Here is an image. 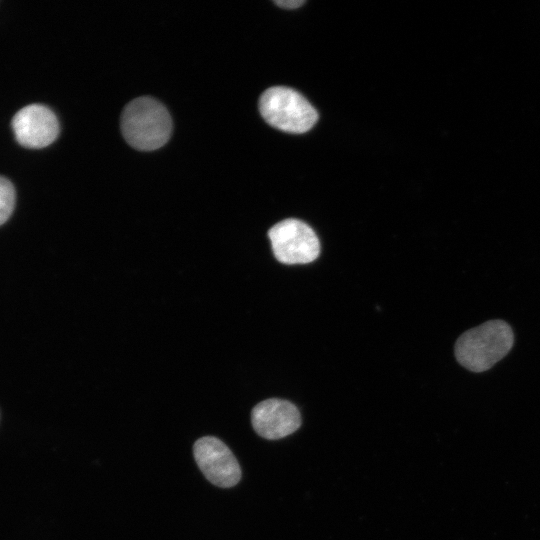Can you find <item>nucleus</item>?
I'll return each instance as SVG.
<instances>
[{
    "mask_svg": "<svg viewBox=\"0 0 540 540\" xmlns=\"http://www.w3.org/2000/svg\"><path fill=\"white\" fill-rule=\"evenodd\" d=\"M255 432L268 440L284 438L301 425L298 408L291 402L278 398L258 403L251 412Z\"/></svg>",
    "mask_w": 540,
    "mask_h": 540,
    "instance_id": "obj_7",
    "label": "nucleus"
},
{
    "mask_svg": "<svg viewBox=\"0 0 540 540\" xmlns=\"http://www.w3.org/2000/svg\"><path fill=\"white\" fill-rule=\"evenodd\" d=\"M193 453L199 469L212 484L228 488L239 482L240 466L234 454L220 439L213 436L198 439L194 443Z\"/></svg>",
    "mask_w": 540,
    "mask_h": 540,
    "instance_id": "obj_5",
    "label": "nucleus"
},
{
    "mask_svg": "<svg viewBox=\"0 0 540 540\" xmlns=\"http://www.w3.org/2000/svg\"><path fill=\"white\" fill-rule=\"evenodd\" d=\"M303 3H304L303 0H280V1H275V4H277L278 6H280L282 8H286V9L297 8V7L301 6Z\"/></svg>",
    "mask_w": 540,
    "mask_h": 540,
    "instance_id": "obj_9",
    "label": "nucleus"
},
{
    "mask_svg": "<svg viewBox=\"0 0 540 540\" xmlns=\"http://www.w3.org/2000/svg\"><path fill=\"white\" fill-rule=\"evenodd\" d=\"M121 130L132 147L155 150L163 146L171 135V117L159 101L151 97H139L124 108Z\"/></svg>",
    "mask_w": 540,
    "mask_h": 540,
    "instance_id": "obj_2",
    "label": "nucleus"
},
{
    "mask_svg": "<svg viewBox=\"0 0 540 540\" xmlns=\"http://www.w3.org/2000/svg\"><path fill=\"white\" fill-rule=\"evenodd\" d=\"M275 258L284 264H307L320 253L314 230L305 222L289 218L276 223L268 231Z\"/></svg>",
    "mask_w": 540,
    "mask_h": 540,
    "instance_id": "obj_4",
    "label": "nucleus"
},
{
    "mask_svg": "<svg viewBox=\"0 0 540 540\" xmlns=\"http://www.w3.org/2000/svg\"><path fill=\"white\" fill-rule=\"evenodd\" d=\"M12 128L18 143L31 149L48 146L59 134L56 115L41 104L20 109L13 117Z\"/></svg>",
    "mask_w": 540,
    "mask_h": 540,
    "instance_id": "obj_6",
    "label": "nucleus"
},
{
    "mask_svg": "<svg viewBox=\"0 0 540 540\" xmlns=\"http://www.w3.org/2000/svg\"><path fill=\"white\" fill-rule=\"evenodd\" d=\"M259 110L271 126L290 133H304L317 122L315 108L296 90L275 86L260 97Z\"/></svg>",
    "mask_w": 540,
    "mask_h": 540,
    "instance_id": "obj_3",
    "label": "nucleus"
},
{
    "mask_svg": "<svg viewBox=\"0 0 540 540\" xmlns=\"http://www.w3.org/2000/svg\"><path fill=\"white\" fill-rule=\"evenodd\" d=\"M16 194L13 184L0 176V226L11 216L15 207Z\"/></svg>",
    "mask_w": 540,
    "mask_h": 540,
    "instance_id": "obj_8",
    "label": "nucleus"
},
{
    "mask_svg": "<svg viewBox=\"0 0 540 540\" xmlns=\"http://www.w3.org/2000/svg\"><path fill=\"white\" fill-rule=\"evenodd\" d=\"M514 334L503 320H490L464 332L456 341L455 357L466 369L483 372L512 348Z\"/></svg>",
    "mask_w": 540,
    "mask_h": 540,
    "instance_id": "obj_1",
    "label": "nucleus"
}]
</instances>
